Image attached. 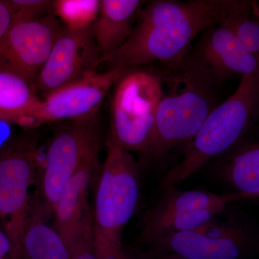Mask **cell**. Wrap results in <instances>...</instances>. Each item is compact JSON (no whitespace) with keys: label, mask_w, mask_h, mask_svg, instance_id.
<instances>
[{"label":"cell","mask_w":259,"mask_h":259,"mask_svg":"<svg viewBox=\"0 0 259 259\" xmlns=\"http://www.w3.org/2000/svg\"><path fill=\"white\" fill-rule=\"evenodd\" d=\"M248 0H153L140 10L132 34L100 64L109 69L134 68L158 61L169 65L187 56L201 32L220 25L239 12L249 9Z\"/></svg>","instance_id":"6da1fadb"},{"label":"cell","mask_w":259,"mask_h":259,"mask_svg":"<svg viewBox=\"0 0 259 259\" xmlns=\"http://www.w3.org/2000/svg\"><path fill=\"white\" fill-rule=\"evenodd\" d=\"M167 66L168 71L161 74L167 90L163 89L152 142L146 154L153 159L175 146L188 144L215 108L216 83L192 56Z\"/></svg>","instance_id":"7a4b0ae2"},{"label":"cell","mask_w":259,"mask_h":259,"mask_svg":"<svg viewBox=\"0 0 259 259\" xmlns=\"http://www.w3.org/2000/svg\"><path fill=\"white\" fill-rule=\"evenodd\" d=\"M258 103L259 74L244 75L236 91L215 107L187 144L182 160L163 177V187H175L238 144L254 120Z\"/></svg>","instance_id":"3957f363"},{"label":"cell","mask_w":259,"mask_h":259,"mask_svg":"<svg viewBox=\"0 0 259 259\" xmlns=\"http://www.w3.org/2000/svg\"><path fill=\"white\" fill-rule=\"evenodd\" d=\"M107 146L92 211L95 249L123 247V231L141 194L139 164L133 155L112 143Z\"/></svg>","instance_id":"277c9868"},{"label":"cell","mask_w":259,"mask_h":259,"mask_svg":"<svg viewBox=\"0 0 259 259\" xmlns=\"http://www.w3.org/2000/svg\"><path fill=\"white\" fill-rule=\"evenodd\" d=\"M115 85L107 142L146 156L152 142L156 113L163 96L162 75L132 68Z\"/></svg>","instance_id":"5b68a950"},{"label":"cell","mask_w":259,"mask_h":259,"mask_svg":"<svg viewBox=\"0 0 259 259\" xmlns=\"http://www.w3.org/2000/svg\"><path fill=\"white\" fill-rule=\"evenodd\" d=\"M132 68L94 72L83 79L63 87L40 99L17 125L33 128L47 122L69 120L79 122L98 116L109 90Z\"/></svg>","instance_id":"8992f818"},{"label":"cell","mask_w":259,"mask_h":259,"mask_svg":"<svg viewBox=\"0 0 259 259\" xmlns=\"http://www.w3.org/2000/svg\"><path fill=\"white\" fill-rule=\"evenodd\" d=\"M100 144L98 116L71 122L55 135L48 148L41 180L44 206L48 212H52L65 186Z\"/></svg>","instance_id":"52a82bcc"},{"label":"cell","mask_w":259,"mask_h":259,"mask_svg":"<svg viewBox=\"0 0 259 259\" xmlns=\"http://www.w3.org/2000/svg\"><path fill=\"white\" fill-rule=\"evenodd\" d=\"M36 163L35 149L26 145L0 151V221L11 245L9 259H20L29 190Z\"/></svg>","instance_id":"ba28073f"},{"label":"cell","mask_w":259,"mask_h":259,"mask_svg":"<svg viewBox=\"0 0 259 259\" xmlns=\"http://www.w3.org/2000/svg\"><path fill=\"white\" fill-rule=\"evenodd\" d=\"M64 28L53 13L31 21L12 23L0 39V69L35 87L37 75Z\"/></svg>","instance_id":"9c48e42d"},{"label":"cell","mask_w":259,"mask_h":259,"mask_svg":"<svg viewBox=\"0 0 259 259\" xmlns=\"http://www.w3.org/2000/svg\"><path fill=\"white\" fill-rule=\"evenodd\" d=\"M100 57L91 28H64L54 42L35 81L37 92L45 97L63 87L96 72Z\"/></svg>","instance_id":"30bf717a"},{"label":"cell","mask_w":259,"mask_h":259,"mask_svg":"<svg viewBox=\"0 0 259 259\" xmlns=\"http://www.w3.org/2000/svg\"><path fill=\"white\" fill-rule=\"evenodd\" d=\"M191 56L207 69L216 84L236 75L259 74V57L242 47L223 24L207 29Z\"/></svg>","instance_id":"8fae6325"},{"label":"cell","mask_w":259,"mask_h":259,"mask_svg":"<svg viewBox=\"0 0 259 259\" xmlns=\"http://www.w3.org/2000/svg\"><path fill=\"white\" fill-rule=\"evenodd\" d=\"M151 253L187 259H241L251 244L250 235L212 238L198 231L172 233L148 243Z\"/></svg>","instance_id":"7c38bea8"},{"label":"cell","mask_w":259,"mask_h":259,"mask_svg":"<svg viewBox=\"0 0 259 259\" xmlns=\"http://www.w3.org/2000/svg\"><path fill=\"white\" fill-rule=\"evenodd\" d=\"M100 147L87 156L79 170L65 186L52 209L54 228L59 232L70 250L79 235L80 230L90 210L89 190L92 177L98 166Z\"/></svg>","instance_id":"4fadbf2b"},{"label":"cell","mask_w":259,"mask_h":259,"mask_svg":"<svg viewBox=\"0 0 259 259\" xmlns=\"http://www.w3.org/2000/svg\"><path fill=\"white\" fill-rule=\"evenodd\" d=\"M144 3L139 0H100L93 31L101 59L127 41Z\"/></svg>","instance_id":"5bb4252c"},{"label":"cell","mask_w":259,"mask_h":259,"mask_svg":"<svg viewBox=\"0 0 259 259\" xmlns=\"http://www.w3.org/2000/svg\"><path fill=\"white\" fill-rule=\"evenodd\" d=\"M47 209L35 207L28 212L20 246V259H71L69 247L56 231L47 222Z\"/></svg>","instance_id":"9a60e30c"},{"label":"cell","mask_w":259,"mask_h":259,"mask_svg":"<svg viewBox=\"0 0 259 259\" xmlns=\"http://www.w3.org/2000/svg\"><path fill=\"white\" fill-rule=\"evenodd\" d=\"M246 199L250 197L237 192L218 194L207 191H185L170 187L153 207L146 211L144 223L214 206L227 207L232 202Z\"/></svg>","instance_id":"2e32d148"},{"label":"cell","mask_w":259,"mask_h":259,"mask_svg":"<svg viewBox=\"0 0 259 259\" xmlns=\"http://www.w3.org/2000/svg\"><path fill=\"white\" fill-rule=\"evenodd\" d=\"M219 166L220 176L250 199L259 195V145L258 141L236 144L228 151Z\"/></svg>","instance_id":"e0dca14e"},{"label":"cell","mask_w":259,"mask_h":259,"mask_svg":"<svg viewBox=\"0 0 259 259\" xmlns=\"http://www.w3.org/2000/svg\"><path fill=\"white\" fill-rule=\"evenodd\" d=\"M37 93L22 76L0 69V122L16 125L40 101Z\"/></svg>","instance_id":"ac0fdd59"},{"label":"cell","mask_w":259,"mask_h":259,"mask_svg":"<svg viewBox=\"0 0 259 259\" xmlns=\"http://www.w3.org/2000/svg\"><path fill=\"white\" fill-rule=\"evenodd\" d=\"M100 0H54L53 13L73 30L91 28L98 15Z\"/></svg>","instance_id":"d6986e66"},{"label":"cell","mask_w":259,"mask_h":259,"mask_svg":"<svg viewBox=\"0 0 259 259\" xmlns=\"http://www.w3.org/2000/svg\"><path fill=\"white\" fill-rule=\"evenodd\" d=\"M255 3L249 9L237 13L224 23L238 42L250 54L259 57V23L258 19L251 17Z\"/></svg>","instance_id":"ffe728a7"},{"label":"cell","mask_w":259,"mask_h":259,"mask_svg":"<svg viewBox=\"0 0 259 259\" xmlns=\"http://www.w3.org/2000/svg\"><path fill=\"white\" fill-rule=\"evenodd\" d=\"M12 23L31 21L53 13L51 0H8Z\"/></svg>","instance_id":"44dd1931"},{"label":"cell","mask_w":259,"mask_h":259,"mask_svg":"<svg viewBox=\"0 0 259 259\" xmlns=\"http://www.w3.org/2000/svg\"><path fill=\"white\" fill-rule=\"evenodd\" d=\"M71 252V259H97L91 209L84 218L79 236L73 245Z\"/></svg>","instance_id":"7402d4cb"},{"label":"cell","mask_w":259,"mask_h":259,"mask_svg":"<svg viewBox=\"0 0 259 259\" xmlns=\"http://www.w3.org/2000/svg\"><path fill=\"white\" fill-rule=\"evenodd\" d=\"M95 250L97 259H132L125 253L123 247Z\"/></svg>","instance_id":"603a6c76"},{"label":"cell","mask_w":259,"mask_h":259,"mask_svg":"<svg viewBox=\"0 0 259 259\" xmlns=\"http://www.w3.org/2000/svg\"><path fill=\"white\" fill-rule=\"evenodd\" d=\"M12 24V15L6 1H0V39Z\"/></svg>","instance_id":"cb8c5ba5"},{"label":"cell","mask_w":259,"mask_h":259,"mask_svg":"<svg viewBox=\"0 0 259 259\" xmlns=\"http://www.w3.org/2000/svg\"><path fill=\"white\" fill-rule=\"evenodd\" d=\"M11 245L0 221V259H9Z\"/></svg>","instance_id":"d4e9b609"},{"label":"cell","mask_w":259,"mask_h":259,"mask_svg":"<svg viewBox=\"0 0 259 259\" xmlns=\"http://www.w3.org/2000/svg\"><path fill=\"white\" fill-rule=\"evenodd\" d=\"M151 259H187V258H180V257L173 256V255L153 254V253H151Z\"/></svg>","instance_id":"484cf974"}]
</instances>
